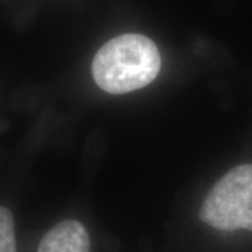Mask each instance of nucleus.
<instances>
[{
    "instance_id": "nucleus-2",
    "label": "nucleus",
    "mask_w": 252,
    "mask_h": 252,
    "mask_svg": "<svg viewBox=\"0 0 252 252\" xmlns=\"http://www.w3.org/2000/svg\"><path fill=\"white\" fill-rule=\"evenodd\" d=\"M200 219L223 231H252V165L230 169L214 185L201 206Z\"/></svg>"
},
{
    "instance_id": "nucleus-4",
    "label": "nucleus",
    "mask_w": 252,
    "mask_h": 252,
    "mask_svg": "<svg viewBox=\"0 0 252 252\" xmlns=\"http://www.w3.org/2000/svg\"><path fill=\"white\" fill-rule=\"evenodd\" d=\"M0 252H17L14 220L6 207H0Z\"/></svg>"
},
{
    "instance_id": "nucleus-1",
    "label": "nucleus",
    "mask_w": 252,
    "mask_h": 252,
    "mask_svg": "<svg viewBox=\"0 0 252 252\" xmlns=\"http://www.w3.org/2000/svg\"><path fill=\"white\" fill-rule=\"evenodd\" d=\"M160 68L161 58L152 40L139 34H123L97 52L91 71L100 89L119 94L149 86Z\"/></svg>"
},
{
    "instance_id": "nucleus-3",
    "label": "nucleus",
    "mask_w": 252,
    "mask_h": 252,
    "mask_svg": "<svg viewBox=\"0 0 252 252\" xmlns=\"http://www.w3.org/2000/svg\"><path fill=\"white\" fill-rule=\"evenodd\" d=\"M37 252H90L89 234L78 220H63L43 236Z\"/></svg>"
}]
</instances>
